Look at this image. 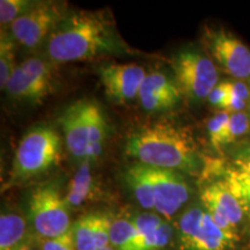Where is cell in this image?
Masks as SVG:
<instances>
[{"label": "cell", "instance_id": "obj_4", "mask_svg": "<svg viewBox=\"0 0 250 250\" xmlns=\"http://www.w3.org/2000/svg\"><path fill=\"white\" fill-rule=\"evenodd\" d=\"M68 208L57 187L41 186L30 195L28 219L40 239H54L71 229Z\"/></svg>", "mask_w": 250, "mask_h": 250}, {"label": "cell", "instance_id": "obj_24", "mask_svg": "<svg viewBox=\"0 0 250 250\" xmlns=\"http://www.w3.org/2000/svg\"><path fill=\"white\" fill-rule=\"evenodd\" d=\"M230 115L228 114V111H219L218 114H215L213 117L208 121V136H210V140L212 145L215 148H220L221 146V139L226 131V127L229 122Z\"/></svg>", "mask_w": 250, "mask_h": 250}, {"label": "cell", "instance_id": "obj_12", "mask_svg": "<svg viewBox=\"0 0 250 250\" xmlns=\"http://www.w3.org/2000/svg\"><path fill=\"white\" fill-rule=\"evenodd\" d=\"M182 98L176 83L162 72H152L146 76L138 100L146 111H164L175 107Z\"/></svg>", "mask_w": 250, "mask_h": 250}, {"label": "cell", "instance_id": "obj_32", "mask_svg": "<svg viewBox=\"0 0 250 250\" xmlns=\"http://www.w3.org/2000/svg\"><path fill=\"white\" fill-rule=\"evenodd\" d=\"M100 250H115V249L112 248L111 246H109V247H107V248H103V249H100Z\"/></svg>", "mask_w": 250, "mask_h": 250}, {"label": "cell", "instance_id": "obj_28", "mask_svg": "<svg viewBox=\"0 0 250 250\" xmlns=\"http://www.w3.org/2000/svg\"><path fill=\"white\" fill-rule=\"evenodd\" d=\"M229 95V83H218V86L212 90L210 96H208V101H210L211 104L214 105V107L224 109Z\"/></svg>", "mask_w": 250, "mask_h": 250}, {"label": "cell", "instance_id": "obj_14", "mask_svg": "<svg viewBox=\"0 0 250 250\" xmlns=\"http://www.w3.org/2000/svg\"><path fill=\"white\" fill-rule=\"evenodd\" d=\"M54 88L55 86L46 85L42 81L37 80L35 77L18 65L12 77L9 78L5 89L12 98L17 100L40 103L52 93Z\"/></svg>", "mask_w": 250, "mask_h": 250}, {"label": "cell", "instance_id": "obj_29", "mask_svg": "<svg viewBox=\"0 0 250 250\" xmlns=\"http://www.w3.org/2000/svg\"><path fill=\"white\" fill-rule=\"evenodd\" d=\"M229 90L232 95L243 100V101H247V100L250 99L248 86L245 85L243 83H229Z\"/></svg>", "mask_w": 250, "mask_h": 250}, {"label": "cell", "instance_id": "obj_5", "mask_svg": "<svg viewBox=\"0 0 250 250\" xmlns=\"http://www.w3.org/2000/svg\"><path fill=\"white\" fill-rule=\"evenodd\" d=\"M174 80L177 87L190 100L208 99L218 86V71L213 62L193 50L180 51L171 61Z\"/></svg>", "mask_w": 250, "mask_h": 250}, {"label": "cell", "instance_id": "obj_10", "mask_svg": "<svg viewBox=\"0 0 250 250\" xmlns=\"http://www.w3.org/2000/svg\"><path fill=\"white\" fill-rule=\"evenodd\" d=\"M201 199L214 223L225 232L236 235L235 228L245 213L225 181H215L203 188Z\"/></svg>", "mask_w": 250, "mask_h": 250}, {"label": "cell", "instance_id": "obj_13", "mask_svg": "<svg viewBox=\"0 0 250 250\" xmlns=\"http://www.w3.org/2000/svg\"><path fill=\"white\" fill-rule=\"evenodd\" d=\"M67 149L74 158L85 160L88 154L87 101L71 104L59 118Z\"/></svg>", "mask_w": 250, "mask_h": 250}, {"label": "cell", "instance_id": "obj_22", "mask_svg": "<svg viewBox=\"0 0 250 250\" xmlns=\"http://www.w3.org/2000/svg\"><path fill=\"white\" fill-rule=\"evenodd\" d=\"M35 1L29 0H1L0 1V23L1 26H9L23 15Z\"/></svg>", "mask_w": 250, "mask_h": 250}, {"label": "cell", "instance_id": "obj_6", "mask_svg": "<svg viewBox=\"0 0 250 250\" xmlns=\"http://www.w3.org/2000/svg\"><path fill=\"white\" fill-rule=\"evenodd\" d=\"M235 237L221 229L208 211L199 206L184 212L177 224L180 250H228Z\"/></svg>", "mask_w": 250, "mask_h": 250}, {"label": "cell", "instance_id": "obj_3", "mask_svg": "<svg viewBox=\"0 0 250 250\" xmlns=\"http://www.w3.org/2000/svg\"><path fill=\"white\" fill-rule=\"evenodd\" d=\"M61 159V137L54 127L36 126L19 144L11 169V182H26L44 173Z\"/></svg>", "mask_w": 250, "mask_h": 250}, {"label": "cell", "instance_id": "obj_15", "mask_svg": "<svg viewBox=\"0 0 250 250\" xmlns=\"http://www.w3.org/2000/svg\"><path fill=\"white\" fill-rule=\"evenodd\" d=\"M125 181L143 208H154V190L151 167L143 164L131 166L125 174Z\"/></svg>", "mask_w": 250, "mask_h": 250}, {"label": "cell", "instance_id": "obj_21", "mask_svg": "<svg viewBox=\"0 0 250 250\" xmlns=\"http://www.w3.org/2000/svg\"><path fill=\"white\" fill-rule=\"evenodd\" d=\"M15 42L12 35L7 31H1L0 39V86L2 89L6 88L9 78L15 70Z\"/></svg>", "mask_w": 250, "mask_h": 250}, {"label": "cell", "instance_id": "obj_23", "mask_svg": "<svg viewBox=\"0 0 250 250\" xmlns=\"http://www.w3.org/2000/svg\"><path fill=\"white\" fill-rule=\"evenodd\" d=\"M250 127V122L248 115L245 112H235V114L230 115L229 122L225 131L223 139H221V146L226 145V144L235 142L240 137L245 136L248 132Z\"/></svg>", "mask_w": 250, "mask_h": 250}, {"label": "cell", "instance_id": "obj_17", "mask_svg": "<svg viewBox=\"0 0 250 250\" xmlns=\"http://www.w3.org/2000/svg\"><path fill=\"white\" fill-rule=\"evenodd\" d=\"M94 189V179L92 174V161L85 159L81 162L68 186L65 202L68 208H79L92 196Z\"/></svg>", "mask_w": 250, "mask_h": 250}, {"label": "cell", "instance_id": "obj_16", "mask_svg": "<svg viewBox=\"0 0 250 250\" xmlns=\"http://www.w3.org/2000/svg\"><path fill=\"white\" fill-rule=\"evenodd\" d=\"M28 226L22 215L2 213L0 217V250H17L27 243Z\"/></svg>", "mask_w": 250, "mask_h": 250}, {"label": "cell", "instance_id": "obj_25", "mask_svg": "<svg viewBox=\"0 0 250 250\" xmlns=\"http://www.w3.org/2000/svg\"><path fill=\"white\" fill-rule=\"evenodd\" d=\"M224 181L227 184L230 192L237 199L239 204L241 205L243 213L250 217V187L239 182L233 177L227 176V175H225Z\"/></svg>", "mask_w": 250, "mask_h": 250}, {"label": "cell", "instance_id": "obj_1", "mask_svg": "<svg viewBox=\"0 0 250 250\" xmlns=\"http://www.w3.org/2000/svg\"><path fill=\"white\" fill-rule=\"evenodd\" d=\"M129 52L104 14L98 12H77L67 15L46 40V55L51 62L88 61L102 55Z\"/></svg>", "mask_w": 250, "mask_h": 250}, {"label": "cell", "instance_id": "obj_20", "mask_svg": "<svg viewBox=\"0 0 250 250\" xmlns=\"http://www.w3.org/2000/svg\"><path fill=\"white\" fill-rule=\"evenodd\" d=\"M138 232L132 219L121 218L111 223L110 246L116 250H137Z\"/></svg>", "mask_w": 250, "mask_h": 250}, {"label": "cell", "instance_id": "obj_7", "mask_svg": "<svg viewBox=\"0 0 250 250\" xmlns=\"http://www.w3.org/2000/svg\"><path fill=\"white\" fill-rule=\"evenodd\" d=\"M61 2L39 1L11 24V35L15 42L27 49H34L49 36L67 17Z\"/></svg>", "mask_w": 250, "mask_h": 250}, {"label": "cell", "instance_id": "obj_31", "mask_svg": "<svg viewBox=\"0 0 250 250\" xmlns=\"http://www.w3.org/2000/svg\"><path fill=\"white\" fill-rule=\"evenodd\" d=\"M17 250H34L33 247L30 246V243H27V245H24L23 247H21V248H19Z\"/></svg>", "mask_w": 250, "mask_h": 250}, {"label": "cell", "instance_id": "obj_27", "mask_svg": "<svg viewBox=\"0 0 250 250\" xmlns=\"http://www.w3.org/2000/svg\"><path fill=\"white\" fill-rule=\"evenodd\" d=\"M225 175L250 187V159H237Z\"/></svg>", "mask_w": 250, "mask_h": 250}, {"label": "cell", "instance_id": "obj_2", "mask_svg": "<svg viewBox=\"0 0 250 250\" xmlns=\"http://www.w3.org/2000/svg\"><path fill=\"white\" fill-rule=\"evenodd\" d=\"M125 154L156 169L192 171L198 165L191 134L168 122H158L134 131L126 140Z\"/></svg>", "mask_w": 250, "mask_h": 250}, {"label": "cell", "instance_id": "obj_19", "mask_svg": "<svg viewBox=\"0 0 250 250\" xmlns=\"http://www.w3.org/2000/svg\"><path fill=\"white\" fill-rule=\"evenodd\" d=\"M100 213H89L81 217L72 225L74 243L77 250H96V230Z\"/></svg>", "mask_w": 250, "mask_h": 250}, {"label": "cell", "instance_id": "obj_18", "mask_svg": "<svg viewBox=\"0 0 250 250\" xmlns=\"http://www.w3.org/2000/svg\"><path fill=\"white\" fill-rule=\"evenodd\" d=\"M87 121H88V154L90 161L98 159L102 153L107 134V122L104 115L96 103L87 101Z\"/></svg>", "mask_w": 250, "mask_h": 250}, {"label": "cell", "instance_id": "obj_8", "mask_svg": "<svg viewBox=\"0 0 250 250\" xmlns=\"http://www.w3.org/2000/svg\"><path fill=\"white\" fill-rule=\"evenodd\" d=\"M205 43L211 55L228 74L236 79L250 77V50L232 34L208 29Z\"/></svg>", "mask_w": 250, "mask_h": 250}, {"label": "cell", "instance_id": "obj_26", "mask_svg": "<svg viewBox=\"0 0 250 250\" xmlns=\"http://www.w3.org/2000/svg\"><path fill=\"white\" fill-rule=\"evenodd\" d=\"M40 250H77L72 229L54 239H41Z\"/></svg>", "mask_w": 250, "mask_h": 250}, {"label": "cell", "instance_id": "obj_11", "mask_svg": "<svg viewBox=\"0 0 250 250\" xmlns=\"http://www.w3.org/2000/svg\"><path fill=\"white\" fill-rule=\"evenodd\" d=\"M154 210L165 218H171L189 199V187L175 170L151 167Z\"/></svg>", "mask_w": 250, "mask_h": 250}, {"label": "cell", "instance_id": "obj_30", "mask_svg": "<svg viewBox=\"0 0 250 250\" xmlns=\"http://www.w3.org/2000/svg\"><path fill=\"white\" fill-rule=\"evenodd\" d=\"M246 108V101L243 100L236 98L230 94L229 98H228L226 104H225V111H232L233 114L235 112H242L243 109Z\"/></svg>", "mask_w": 250, "mask_h": 250}, {"label": "cell", "instance_id": "obj_9", "mask_svg": "<svg viewBox=\"0 0 250 250\" xmlns=\"http://www.w3.org/2000/svg\"><path fill=\"white\" fill-rule=\"evenodd\" d=\"M98 73L105 94L117 103L138 99L139 90L147 76L144 67L133 62L102 65Z\"/></svg>", "mask_w": 250, "mask_h": 250}]
</instances>
